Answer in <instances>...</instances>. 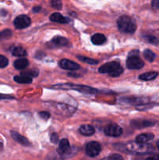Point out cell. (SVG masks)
<instances>
[{"label": "cell", "instance_id": "5bb4252c", "mask_svg": "<svg viewBox=\"0 0 159 160\" xmlns=\"http://www.w3.org/2000/svg\"><path fill=\"white\" fill-rule=\"evenodd\" d=\"M79 131L81 134H83V135L90 136V135H93V134H94L95 130L91 125L85 124V125H82V126L80 128Z\"/></svg>", "mask_w": 159, "mask_h": 160}, {"label": "cell", "instance_id": "8fae6325", "mask_svg": "<svg viewBox=\"0 0 159 160\" xmlns=\"http://www.w3.org/2000/svg\"><path fill=\"white\" fill-rule=\"evenodd\" d=\"M154 138V135L151 133H144V134H139L136 138V142L138 144H146Z\"/></svg>", "mask_w": 159, "mask_h": 160}, {"label": "cell", "instance_id": "9c48e42d", "mask_svg": "<svg viewBox=\"0 0 159 160\" xmlns=\"http://www.w3.org/2000/svg\"><path fill=\"white\" fill-rule=\"evenodd\" d=\"M59 66H60L61 68L68 70H77L80 68L79 64L73 62V61H71L70 60V59H62V60H60V62H59Z\"/></svg>", "mask_w": 159, "mask_h": 160}, {"label": "cell", "instance_id": "4316f807", "mask_svg": "<svg viewBox=\"0 0 159 160\" xmlns=\"http://www.w3.org/2000/svg\"><path fill=\"white\" fill-rule=\"evenodd\" d=\"M9 64V60L7 58L4 56L0 55V68H5Z\"/></svg>", "mask_w": 159, "mask_h": 160}, {"label": "cell", "instance_id": "83f0119b", "mask_svg": "<svg viewBox=\"0 0 159 160\" xmlns=\"http://www.w3.org/2000/svg\"><path fill=\"white\" fill-rule=\"evenodd\" d=\"M22 74L26 75L29 77H37L38 75V70H26L24 73H22Z\"/></svg>", "mask_w": 159, "mask_h": 160}, {"label": "cell", "instance_id": "836d02e7", "mask_svg": "<svg viewBox=\"0 0 159 160\" xmlns=\"http://www.w3.org/2000/svg\"><path fill=\"white\" fill-rule=\"evenodd\" d=\"M4 98H10L9 96H6V95H3L0 94V99H4Z\"/></svg>", "mask_w": 159, "mask_h": 160}, {"label": "cell", "instance_id": "4dcf8cb0", "mask_svg": "<svg viewBox=\"0 0 159 160\" xmlns=\"http://www.w3.org/2000/svg\"><path fill=\"white\" fill-rule=\"evenodd\" d=\"M50 139H51V142H52L53 144H57L58 142H59V136H58V134H55V133H53V134H51Z\"/></svg>", "mask_w": 159, "mask_h": 160}, {"label": "cell", "instance_id": "d4e9b609", "mask_svg": "<svg viewBox=\"0 0 159 160\" xmlns=\"http://www.w3.org/2000/svg\"><path fill=\"white\" fill-rule=\"evenodd\" d=\"M144 38L146 39V41L149 43L152 44V45H157L159 43V41L157 38H155L153 35H146L144 37Z\"/></svg>", "mask_w": 159, "mask_h": 160}, {"label": "cell", "instance_id": "7402d4cb", "mask_svg": "<svg viewBox=\"0 0 159 160\" xmlns=\"http://www.w3.org/2000/svg\"><path fill=\"white\" fill-rule=\"evenodd\" d=\"M157 77V72H147V73H144L143 74L140 75L139 77V79L142 80V81H152V80L155 79Z\"/></svg>", "mask_w": 159, "mask_h": 160}, {"label": "cell", "instance_id": "8992f818", "mask_svg": "<svg viewBox=\"0 0 159 160\" xmlns=\"http://www.w3.org/2000/svg\"><path fill=\"white\" fill-rule=\"evenodd\" d=\"M31 19L26 15H20L14 20V26L17 29H23L31 25Z\"/></svg>", "mask_w": 159, "mask_h": 160}, {"label": "cell", "instance_id": "52a82bcc", "mask_svg": "<svg viewBox=\"0 0 159 160\" xmlns=\"http://www.w3.org/2000/svg\"><path fill=\"white\" fill-rule=\"evenodd\" d=\"M104 134L109 137H118L123 134V129L115 123H111L104 128Z\"/></svg>", "mask_w": 159, "mask_h": 160}, {"label": "cell", "instance_id": "ba28073f", "mask_svg": "<svg viewBox=\"0 0 159 160\" xmlns=\"http://www.w3.org/2000/svg\"><path fill=\"white\" fill-rule=\"evenodd\" d=\"M127 148L130 152H133L136 153H142V154L148 152L149 151V146L146 145L145 144H138L137 142L134 144H129Z\"/></svg>", "mask_w": 159, "mask_h": 160}, {"label": "cell", "instance_id": "d6986e66", "mask_svg": "<svg viewBox=\"0 0 159 160\" xmlns=\"http://www.w3.org/2000/svg\"><path fill=\"white\" fill-rule=\"evenodd\" d=\"M28 64H29V62H28L27 59H25V58H20V59H17L14 62L13 66L17 70H23L27 67Z\"/></svg>", "mask_w": 159, "mask_h": 160}, {"label": "cell", "instance_id": "7c38bea8", "mask_svg": "<svg viewBox=\"0 0 159 160\" xmlns=\"http://www.w3.org/2000/svg\"><path fill=\"white\" fill-rule=\"evenodd\" d=\"M122 101L130 105H143L147 102L149 100L145 98H123Z\"/></svg>", "mask_w": 159, "mask_h": 160}, {"label": "cell", "instance_id": "2e32d148", "mask_svg": "<svg viewBox=\"0 0 159 160\" xmlns=\"http://www.w3.org/2000/svg\"><path fill=\"white\" fill-rule=\"evenodd\" d=\"M50 20L53 22H56V23H65L69 21L68 19L65 18V17L62 15L59 12H54L50 16Z\"/></svg>", "mask_w": 159, "mask_h": 160}, {"label": "cell", "instance_id": "5b68a950", "mask_svg": "<svg viewBox=\"0 0 159 160\" xmlns=\"http://www.w3.org/2000/svg\"><path fill=\"white\" fill-rule=\"evenodd\" d=\"M126 66L131 70H139L144 66V62L138 56H131L126 60Z\"/></svg>", "mask_w": 159, "mask_h": 160}, {"label": "cell", "instance_id": "1f68e13d", "mask_svg": "<svg viewBox=\"0 0 159 160\" xmlns=\"http://www.w3.org/2000/svg\"><path fill=\"white\" fill-rule=\"evenodd\" d=\"M108 159H112V160H121L123 159V156H120V155L118 154H112V156H109L107 158Z\"/></svg>", "mask_w": 159, "mask_h": 160}, {"label": "cell", "instance_id": "9a60e30c", "mask_svg": "<svg viewBox=\"0 0 159 160\" xmlns=\"http://www.w3.org/2000/svg\"><path fill=\"white\" fill-rule=\"evenodd\" d=\"M51 42L54 45L59 47L67 46L69 45V41L66 38H65L60 37V36H56V37L53 38Z\"/></svg>", "mask_w": 159, "mask_h": 160}, {"label": "cell", "instance_id": "f546056e", "mask_svg": "<svg viewBox=\"0 0 159 160\" xmlns=\"http://www.w3.org/2000/svg\"><path fill=\"white\" fill-rule=\"evenodd\" d=\"M39 117L41 118H42L43 120H48L50 117V113L48 112H46V111H43V112H40L38 113Z\"/></svg>", "mask_w": 159, "mask_h": 160}, {"label": "cell", "instance_id": "30bf717a", "mask_svg": "<svg viewBox=\"0 0 159 160\" xmlns=\"http://www.w3.org/2000/svg\"><path fill=\"white\" fill-rule=\"evenodd\" d=\"M71 151L70 142L67 139L64 138L59 142V152L61 155H68Z\"/></svg>", "mask_w": 159, "mask_h": 160}, {"label": "cell", "instance_id": "cb8c5ba5", "mask_svg": "<svg viewBox=\"0 0 159 160\" xmlns=\"http://www.w3.org/2000/svg\"><path fill=\"white\" fill-rule=\"evenodd\" d=\"M78 59H80V61L84 62H87L88 64H92V65H95V64L98 63V61L96 60V59H91V58H88V57H85V56H77Z\"/></svg>", "mask_w": 159, "mask_h": 160}, {"label": "cell", "instance_id": "4fadbf2b", "mask_svg": "<svg viewBox=\"0 0 159 160\" xmlns=\"http://www.w3.org/2000/svg\"><path fill=\"white\" fill-rule=\"evenodd\" d=\"M10 134L12 138H13L16 142H18L19 144H20V145H24V146H29L30 145V142H28L27 139H26V138L23 137V136L20 135L19 133L15 132V131H11Z\"/></svg>", "mask_w": 159, "mask_h": 160}, {"label": "cell", "instance_id": "6da1fadb", "mask_svg": "<svg viewBox=\"0 0 159 160\" xmlns=\"http://www.w3.org/2000/svg\"><path fill=\"white\" fill-rule=\"evenodd\" d=\"M117 25L121 32L126 34H133L137 29L134 20L128 16H122L117 20Z\"/></svg>", "mask_w": 159, "mask_h": 160}, {"label": "cell", "instance_id": "f1b7e54d", "mask_svg": "<svg viewBox=\"0 0 159 160\" xmlns=\"http://www.w3.org/2000/svg\"><path fill=\"white\" fill-rule=\"evenodd\" d=\"M51 4L52 7L55 8V9H62V2H61V0H51Z\"/></svg>", "mask_w": 159, "mask_h": 160}, {"label": "cell", "instance_id": "7a4b0ae2", "mask_svg": "<svg viewBox=\"0 0 159 160\" xmlns=\"http://www.w3.org/2000/svg\"><path fill=\"white\" fill-rule=\"evenodd\" d=\"M98 71L101 73H108L111 77L116 78L123 73V69L119 62L113 61L101 66L98 69Z\"/></svg>", "mask_w": 159, "mask_h": 160}, {"label": "cell", "instance_id": "44dd1931", "mask_svg": "<svg viewBox=\"0 0 159 160\" xmlns=\"http://www.w3.org/2000/svg\"><path fill=\"white\" fill-rule=\"evenodd\" d=\"M14 81L20 84H31L32 82V78L31 77L22 74L20 76L14 77Z\"/></svg>", "mask_w": 159, "mask_h": 160}, {"label": "cell", "instance_id": "484cf974", "mask_svg": "<svg viewBox=\"0 0 159 160\" xmlns=\"http://www.w3.org/2000/svg\"><path fill=\"white\" fill-rule=\"evenodd\" d=\"M12 36V31L9 29L4 30V31L0 32V39H6L9 38Z\"/></svg>", "mask_w": 159, "mask_h": 160}, {"label": "cell", "instance_id": "d6a6232c", "mask_svg": "<svg viewBox=\"0 0 159 160\" xmlns=\"http://www.w3.org/2000/svg\"><path fill=\"white\" fill-rule=\"evenodd\" d=\"M152 7L154 9H159V0H152Z\"/></svg>", "mask_w": 159, "mask_h": 160}, {"label": "cell", "instance_id": "e0dca14e", "mask_svg": "<svg viewBox=\"0 0 159 160\" xmlns=\"http://www.w3.org/2000/svg\"><path fill=\"white\" fill-rule=\"evenodd\" d=\"M10 52L14 56H17V57H23L26 55V51L20 46H12L10 48Z\"/></svg>", "mask_w": 159, "mask_h": 160}, {"label": "cell", "instance_id": "ac0fdd59", "mask_svg": "<svg viewBox=\"0 0 159 160\" xmlns=\"http://www.w3.org/2000/svg\"><path fill=\"white\" fill-rule=\"evenodd\" d=\"M91 42L94 45H102V44H104L106 42V37L104 34H99V33L95 34L91 37Z\"/></svg>", "mask_w": 159, "mask_h": 160}, {"label": "cell", "instance_id": "277c9868", "mask_svg": "<svg viewBox=\"0 0 159 160\" xmlns=\"http://www.w3.org/2000/svg\"><path fill=\"white\" fill-rule=\"evenodd\" d=\"M86 154L90 157H95L98 156L101 151V147L98 142H90L86 145Z\"/></svg>", "mask_w": 159, "mask_h": 160}, {"label": "cell", "instance_id": "ffe728a7", "mask_svg": "<svg viewBox=\"0 0 159 160\" xmlns=\"http://www.w3.org/2000/svg\"><path fill=\"white\" fill-rule=\"evenodd\" d=\"M132 124L135 128H147V127H151L154 125V123L149 120H136L132 121Z\"/></svg>", "mask_w": 159, "mask_h": 160}, {"label": "cell", "instance_id": "603a6c76", "mask_svg": "<svg viewBox=\"0 0 159 160\" xmlns=\"http://www.w3.org/2000/svg\"><path fill=\"white\" fill-rule=\"evenodd\" d=\"M143 56H144L145 59L147 60H148L149 62H153L154 59H155L156 55L154 54V52H153L152 51L149 49H146L144 52H143Z\"/></svg>", "mask_w": 159, "mask_h": 160}, {"label": "cell", "instance_id": "3957f363", "mask_svg": "<svg viewBox=\"0 0 159 160\" xmlns=\"http://www.w3.org/2000/svg\"><path fill=\"white\" fill-rule=\"evenodd\" d=\"M54 88H60V89H73V90H76L78 92H84V93H89V94H94L98 93L99 91L97 89L90 88L89 86L84 85H78V84H59V85L54 86Z\"/></svg>", "mask_w": 159, "mask_h": 160}, {"label": "cell", "instance_id": "d590c367", "mask_svg": "<svg viewBox=\"0 0 159 160\" xmlns=\"http://www.w3.org/2000/svg\"><path fill=\"white\" fill-rule=\"evenodd\" d=\"M157 148H158V150H159V140L157 141Z\"/></svg>", "mask_w": 159, "mask_h": 160}, {"label": "cell", "instance_id": "e575fe53", "mask_svg": "<svg viewBox=\"0 0 159 160\" xmlns=\"http://www.w3.org/2000/svg\"><path fill=\"white\" fill-rule=\"evenodd\" d=\"M33 9H34V12H39V10L41 9V8L40 7H37V8L34 7Z\"/></svg>", "mask_w": 159, "mask_h": 160}]
</instances>
